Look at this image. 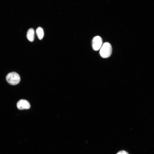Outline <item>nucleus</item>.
I'll list each match as a JSON object with an SVG mask.
<instances>
[{
  "label": "nucleus",
  "mask_w": 154,
  "mask_h": 154,
  "mask_svg": "<svg viewBox=\"0 0 154 154\" xmlns=\"http://www.w3.org/2000/svg\"><path fill=\"white\" fill-rule=\"evenodd\" d=\"M112 51V48L111 44L108 42H106L101 47L100 54L102 57L106 58L110 56Z\"/></svg>",
  "instance_id": "f257e3e1"
},
{
  "label": "nucleus",
  "mask_w": 154,
  "mask_h": 154,
  "mask_svg": "<svg viewBox=\"0 0 154 154\" xmlns=\"http://www.w3.org/2000/svg\"><path fill=\"white\" fill-rule=\"evenodd\" d=\"M6 78L7 82L13 85L18 84L20 81L19 75L15 72H12L8 74Z\"/></svg>",
  "instance_id": "f03ea898"
},
{
  "label": "nucleus",
  "mask_w": 154,
  "mask_h": 154,
  "mask_svg": "<svg viewBox=\"0 0 154 154\" xmlns=\"http://www.w3.org/2000/svg\"><path fill=\"white\" fill-rule=\"evenodd\" d=\"M102 44V38L99 36L94 37L92 40V46L93 49L98 50L100 49Z\"/></svg>",
  "instance_id": "7ed1b4c3"
},
{
  "label": "nucleus",
  "mask_w": 154,
  "mask_h": 154,
  "mask_svg": "<svg viewBox=\"0 0 154 154\" xmlns=\"http://www.w3.org/2000/svg\"><path fill=\"white\" fill-rule=\"evenodd\" d=\"M17 106L18 108L20 110L28 109L30 108L31 106L29 102L24 99L19 100L17 102Z\"/></svg>",
  "instance_id": "20e7f679"
},
{
  "label": "nucleus",
  "mask_w": 154,
  "mask_h": 154,
  "mask_svg": "<svg viewBox=\"0 0 154 154\" xmlns=\"http://www.w3.org/2000/svg\"><path fill=\"white\" fill-rule=\"evenodd\" d=\"M35 32L32 28L29 29L27 33V37L28 40L31 42H33L34 38Z\"/></svg>",
  "instance_id": "39448f33"
},
{
  "label": "nucleus",
  "mask_w": 154,
  "mask_h": 154,
  "mask_svg": "<svg viewBox=\"0 0 154 154\" xmlns=\"http://www.w3.org/2000/svg\"><path fill=\"white\" fill-rule=\"evenodd\" d=\"M36 33L39 39L41 40L44 35V32L43 29L40 27H38L37 29Z\"/></svg>",
  "instance_id": "423d86ee"
},
{
  "label": "nucleus",
  "mask_w": 154,
  "mask_h": 154,
  "mask_svg": "<svg viewBox=\"0 0 154 154\" xmlns=\"http://www.w3.org/2000/svg\"><path fill=\"white\" fill-rule=\"evenodd\" d=\"M116 154H129V153L125 151L122 150L118 152Z\"/></svg>",
  "instance_id": "0eeeda50"
}]
</instances>
